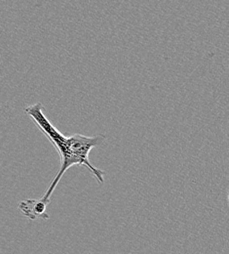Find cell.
<instances>
[{
	"instance_id": "6da1fadb",
	"label": "cell",
	"mask_w": 229,
	"mask_h": 254,
	"mask_svg": "<svg viewBox=\"0 0 229 254\" xmlns=\"http://www.w3.org/2000/svg\"><path fill=\"white\" fill-rule=\"evenodd\" d=\"M25 112L33 120L37 127L44 133V135L52 143L61 157L60 170L41 197V200L44 203H50L51 196L56 190L59 182L66 171L74 165L86 167L94 175L98 184H103L104 171L98 169L91 163L89 155L93 149L103 143L105 140L104 135L89 137L82 134H73L71 136H65L52 125V123L44 115L43 106L41 103H35L28 106L25 109Z\"/></svg>"
},
{
	"instance_id": "7a4b0ae2",
	"label": "cell",
	"mask_w": 229,
	"mask_h": 254,
	"mask_svg": "<svg viewBox=\"0 0 229 254\" xmlns=\"http://www.w3.org/2000/svg\"><path fill=\"white\" fill-rule=\"evenodd\" d=\"M46 203L40 199H27L20 203V209L23 214L29 219L46 218Z\"/></svg>"
},
{
	"instance_id": "3957f363",
	"label": "cell",
	"mask_w": 229,
	"mask_h": 254,
	"mask_svg": "<svg viewBox=\"0 0 229 254\" xmlns=\"http://www.w3.org/2000/svg\"><path fill=\"white\" fill-rule=\"evenodd\" d=\"M228 199H229V196H228Z\"/></svg>"
}]
</instances>
